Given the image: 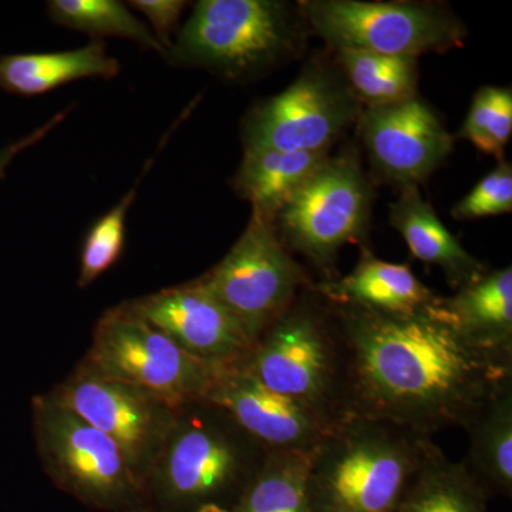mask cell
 Masks as SVG:
<instances>
[{
	"label": "cell",
	"mask_w": 512,
	"mask_h": 512,
	"mask_svg": "<svg viewBox=\"0 0 512 512\" xmlns=\"http://www.w3.org/2000/svg\"><path fill=\"white\" fill-rule=\"evenodd\" d=\"M437 301L407 315L328 301L342 346L348 416L389 421L429 437L466 431L512 383V362L471 346Z\"/></svg>",
	"instance_id": "1"
},
{
	"label": "cell",
	"mask_w": 512,
	"mask_h": 512,
	"mask_svg": "<svg viewBox=\"0 0 512 512\" xmlns=\"http://www.w3.org/2000/svg\"><path fill=\"white\" fill-rule=\"evenodd\" d=\"M437 444L389 421L348 416L313 450L312 512H393Z\"/></svg>",
	"instance_id": "2"
},
{
	"label": "cell",
	"mask_w": 512,
	"mask_h": 512,
	"mask_svg": "<svg viewBox=\"0 0 512 512\" xmlns=\"http://www.w3.org/2000/svg\"><path fill=\"white\" fill-rule=\"evenodd\" d=\"M268 453L218 407H185L151 478L153 512H228Z\"/></svg>",
	"instance_id": "3"
},
{
	"label": "cell",
	"mask_w": 512,
	"mask_h": 512,
	"mask_svg": "<svg viewBox=\"0 0 512 512\" xmlns=\"http://www.w3.org/2000/svg\"><path fill=\"white\" fill-rule=\"evenodd\" d=\"M244 366L269 389L308 404L333 423L348 417L339 330L315 285L262 332Z\"/></svg>",
	"instance_id": "4"
},
{
	"label": "cell",
	"mask_w": 512,
	"mask_h": 512,
	"mask_svg": "<svg viewBox=\"0 0 512 512\" xmlns=\"http://www.w3.org/2000/svg\"><path fill=\"white\" fill-rule=\"evenodd\" d=\"M37 454L47 477L80 504L100 512H153L150 488L116 446L55 392L32 400Z\"/></svg>",
	"instance_id": "5"
},
{
	"label": "cell",
	"mask_w": 512,
	"mask_h": 512,
	"mask_svg": "<svg viewBox=\"0 0 512 512\" xmlns=\"http://www.w3.org/2000/svg\"><path fill=\"white\" fill-rule=\"evenodd\" d=\"M291 9L274 0H201L168 50L175 64L244 79L291 55L298 46Z\"/></svg>",
	"instance_id": "6"
},
{
	"label": "cell",
	"mask_w": 512,
	"mask_h": 512,
	"mask_svg": "<svg viewBox=\"0 0 512 512\" xmlns=\"http://www.w3.org/2000/svg\"><path fill=\"white\" fill-rule=\"evenodd\" d=\"M82 365L177 410L204 402L222 369L188 355L127 303L101 316Z\"/></svg>",
	"instance_id": "7"
},
{
	"label": "cell",
	"mask_w": 512,
	"mask_h": 512,
	"mask_svg": "<svg viewBox=\"0 0 512 512\" xmlns=\"http://www.w3.org/2000/svg\"><path fill=\"white\" fill-rule=\"evenodd\" d=\"M198 281L241 323L254 345L313 285L279 237L275 221L254 210L234 247Z\"/></svg>",
	"instance_id": "8"
},
{
	"label": "cell",
	"mask_w": 512,
	"mask_h": 512,
	"mask_svg": "<svg viewBox=\"0 0 512 512\" xmlns=\"http://www.w3.org/2000/svg\"><path fill=\"white\" fill-rule=\"evenodd\" d=\"M316 35L338 50L417 59L463 42L460 20L437 6L409 2L313 0L302 5Z\"/></svg>",
	"instance_id": "9"
},
{
	"label": "cell",
	"mask_w": 512,
	"mask_h": 512,
	"mask_svg": "<svg viewBox=\"0 0 512 512\" xmlns=\"http://www.w3.org/2000/svg\"><path fill=\"white\" fill-rule=\"evenodd\" d=\"M372 188L353 154L330 158L276 215L286 248L326 271L339 249L365 238Z\"/></svg>",
	"instance_id": "10"
},
{
	"label": "cell",
	"mask_w": 512,
	"mask_h": 512,
	"mask_svg": "<svg viewBox=\"0 0 512 512\" xmlns=\"http://www.w3.org/2000/svg\"><path fill=\"white\" fill-rule=\"evenodd\" d=\"M53 392L74 413L106 434L120 448L134 474L150 488L158 460L183 410L83 365Z\"/></svg>",
	"instance_id": "11"
},
{
	"label": "cell",
	"mask_w": 512,
	"mask_h": 512,
	"mask_svg": "<svg viewBox=\"0 0 512 512\" xmlns=\"http://www.w3.org/2000/svg\"><path fill=\"white\" fill-rule=\"evenodd\" d=\"M359 117V100L350 87L315 67L249 113L244 148L328 153L336 138Z\"/></svg>",
	"instance_id": "12"
},
{
	"label": "cell",
	"mask_w": 512,
	"mask_h": 512,
	"mask_svg": "<svg viewBox=\"0 0 512 512\" xmlns=\"http://www.w3.org/2000/svg\"><path fill=\"white\" fill-rule=\"evenodd\" d=\"M204 402L227 413L268 451L311 453L336 424L308 404L269 389L244 362L222 367Z\"/></svg>",
	"instance_id": "13"
},
{
	"label": "cell",
	"mask_w": 512,
	"mask_h": 512,
	"mask_svg": "<svg viewBox=\"0 0 512 512\" xmlns=\"http://www.w3.org/2000/svg\"><path fill=\"white\" fill-rule=\"evenodd\" d=\"M359 131L379 173L402 187H417L453 151V137L439 114L417 96L367 107L360 113Z\"/></svg>",
	"instance_id": "14"
},
{
	"label": "cell",
	"mask_w": 512,
	"mask_h": 512,
	"mask_svg": "<svg viewBox=\"0 0 512 512\" xmlns=\"http://www.w3.org/2000/svg\"><path fill=\"white\" fill-rule=\"evenodd\" d=\"M188 355L218 367L247 359L254 342L198 279L127 303Z\"/></svg>",
	"instance_id": "15"
},
{
	"label": "cell",
	"mask_w": 512,
	"mask_h": 512,
	"mask_svg": "<svg viewBox=\"0 0 512 512\" xmlns=\"http://www.w3.org/2000/svg\"><path fill=\"white\" fill-rule=\"evenodd\" d=\"M437 309L474 348L512 362V269L485 271Z\"/></svg>",
	"instance_id": "16"
},
{
	"label": "cell",
	"mask_w": 512,
	"mask_h": 512,
	"mask_svg": "<svg viewBox=\"0 0 512 512\" xmlns=\"http://www.w3.org/2000/svg\"><path fill=\"white\" fill-rule=\"evenodd\" d=\"M315 289L326 301L392 315L421 311L439 299L409 265L384 262L369 251H363L349 275L320 282Z\"/></svg>",
	"instance_id": "17"
},
{
	"label": "cell",
	"mask_w": 512,
	"mask_h": 512,
	"mask_svg": "<svg viewBox=\"0 0 512 512\" xmlns=\"http://www.w3.org/2000/svg\"><path fill=\"white\" fill-rule=\"evenodd\" d=\"M390 225L402 235L414 258L439 266L454 289L463 288L484 274L483 264L444 227L416 185L403 187L399 200L390 208Z\"/></svg>",
	"instance_id": "18"
},
{
	"label": "cell",
	"mask_w": 512,
	"mask_h": 512,
	"mask_svg": "<svg viewBox=\"0 0 512 512\" xmlns=\"http://www.w3.org/2000/svg\"><path fill=\"white\" fill-rule=\"evenodd\" d=\"M119 60L103 42H92L64 52L19 53L0 57V89L19 96H42L77 80L113 79Z\"/></svg>",
	"instance_id": "19"
},
{
	"label": "cell",
	"mask_w": 512,
	"mask_h": 512,
	"mask_svg": "<svg viewBox=\"0 0 512 512\" xmlns=\"http://www.w3.org/2000/svg\"><path fill=\"white\" fill-rule=\"evenodd\" d=\"M328 153H285L269 148H244L234 178L235 191L252 210L275 221L276 215L328 160Z\"/></svg>",
	"instance_id": "20"
},
{
	"label": "cell",
	"mask_w": 512,
	"mask_h": 512,
	"mask_svg": "<svg viewBox=\"0 0 512 512\" xmlns=\"http://www.w3.org/2000/svg\"><path fill=\"white\" fill-rule=\"evenodd\" d=\"M461 461L488 498L512 494V383L503 387L467 427Z\"/></svg>",
	"instance_id": "21"
},
{
	"label": "cell",
	"mask_w": 512,
	"mask_h": 512,
	"mask_svg": "<svg viewBox=\"0 0 512 512\" xmlns=\"http://www.w3.org/2000/svg\"><path fill=\"white\" fill-rule=\"evenodd\" d=\"M488 495L463 464L434 447L393 512H490Z\"/></svg>",
	"instance_id": "22"
},
{
	"label": "cell",
	"mask_w": 512,
	"mask_h": 512,
	"mask_svg": "<svg viewBox=\"0 0 512 512\" xmlns=\"http://www.w3.org/2000/svg\"><path fill=\"white\" fill-rule=\"evenodd\" d=\"M312 453L269 451L228 512H312L308 491Z\"/></svg>",
	"instance_id": "23"
},
{
	"label": "cell",
	"mask_w": 512,
	"mask_h": 512,
	"mask_svg": "<svg viewBox=\"0 0 512 512\" xmlns=\"http://www.w3.org/2000/svg\"><path fill=\"white\" fill-rule=\"evenodd\" d=\"M350 90L367 107L402 103L417 96V59L338 50Z\"/></svg>",
	"instance_id": "24"
},
{
	"label": "cell",
	"mask_w": 512,
	"mask_h": 512,
	"mask_svg": "<svg viewBox=\"0 0 512 512\" xmlns=\"http://www.w3.org/2000/svg\"><path fill=\"white\" fill-rule=\"evenodd\" d=\"M50 19L90 36H117L133 40L146 49L165 53L150 29L116 0H52L47 3Z\"/></svg>",
	"instance_id": "25"
},
{
	"label": "cell",
	"mask_w": 512,
	"mask_h": 512,
	"mask_svg": "<svg viewBox=\"0 0 512 512\" xmlns=\"http://www.w3.org/2000/svg\"><path fill=\"white\" fill-rule=\"evenodd\" d=\"M511 134V87H481L474 96L458 137L470 141L481 153L503 160Z\"/></svg>",
	"instance_id": "26"
},
{
	"label": "cell",
	"mask_w": 512,
	"mask_h": 512,
	"mask_svg": "<svg viewBox=\"0 0 512 512\" xmlns=\"http://www.w3.org/2000/svg\"><path fill=\"white\" fill-rule=\"evenodd\" d=\"M138 185L140 180L121 198L119 204L96 221L84 239L77 279L80 288L92 285L119 261L126 239L127 215L136 200Z\"/></svg>",
	"instance_id": "27"
},
{
	"label": "cell",
	"mask_w": 512,
	"mask_h": 512,
	"mask_svg": "<svg viewBox=\"0 0 512 512\" xmlns=\"http://www.w3.org/2000/svg\"><path fill=\"white\" fill-rule=\"evenodd\" d=\"M511 211L512 167L510 163H501L457 202L453 217L458 221H470L510 214Z\"/></svg>",
	"instance_id": "28"
},
{
	"label": "cell",
	"mask_w": 512,
	"mask_h": 512,
	"mask_svg": "<svg viewBox=\"0 0 512 512\" xmlns=\"http://www.w3.org/2000/svg\"><path fill=\"white\" fill-rule=\"evenodd\" d=\"M187 3L183 0H134L130 6L143 13L153 26L158 43L168 53L171 47V35L177 28L178 20Z\"/></svg>",
	"instance_id": "29"
},
{
	"label": "cell",
	"mask_w": 512,
	"mask_h": 512,
	"mask_svg": "<svg viewBox=\"0 0 512 512\" xmlns=\"http://www.w3.org/2000/svg\"><path fill=\"white\" fill-rule=\"evenodd\" d=\"M69 113L70 107L69 109L59 111V113L50 117L46 123L37 127L36 130H33L32 133L28 134V136L20 138V140L15 141V143L2 148V150H0V178L5 177V173L6 170H8L9 165L12 164V161L15 160L20 153H23V151L28 150L30 147L36 146V144L39 143V141H42L47 134H50V131H52L53 128L59 126V124L66 119V116Z\"/></svg>",
	"instance_id": "30"
}]
</instances>
